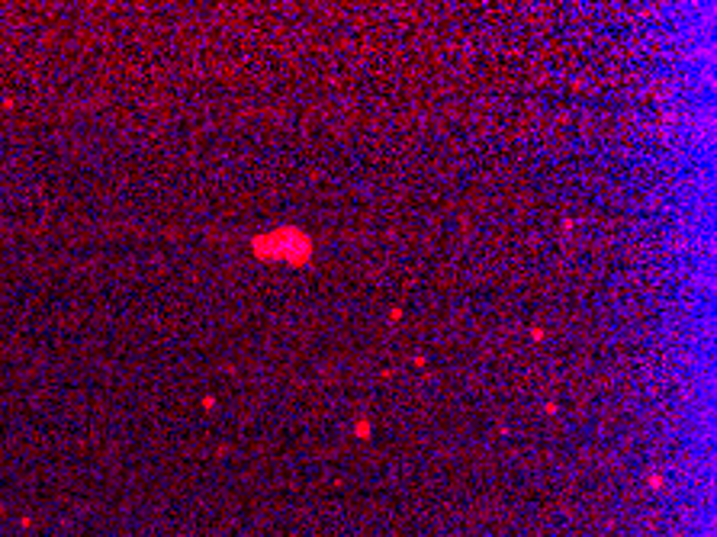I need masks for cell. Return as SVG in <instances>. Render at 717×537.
<instances>
[{"label": "cell", "instance_id": "6da1fadb", "mask_svg": "<svg viewBox=\"0 0 717 537\" xmlns=\"http://www.w3.org/2000/svg\"><path fill=\"white\" fill-rule=\"evenodd\" d=\"M267 238L277 245H267V242H261V238L255 242V251L264 254V258H286L290 264H302V261L312 254L309 238L302 235V232H296V228H280V232H274V235H267Z\"/></svg>", "mask_w": 717, "mask_h": 537}]
</instances>
